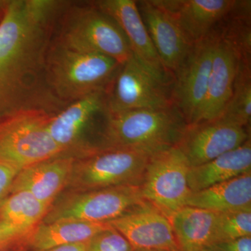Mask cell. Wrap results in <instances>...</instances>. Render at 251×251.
Instances as JSON below:
<instances>
[{"label": "cell", "instance_id": "7402d4cb", "mask_svg": "<svg viewBox=\"0 0 251 251\" xmlns=\"http://www.w3.org/2000/svg\"><path fill=\"white\" fill-rule=\"evenodd\" d=\"M186 206L216 213L251 207V171L210 187L191 192Z\"/></svg>", "mask_w": 251, "mask_h": 251}, {"label": "cell", "instance_id": "8992f818", "mask_svg": "<svg viewBox=\"0 0 251 251\" xmlns=\"http://www.w3.org/2000/svg\"><path fill=\"white\" fill-rule=\"evenodd\" d=\"M108 89L67 104L50 117V135L64 154L76 156L98 150L110 113Z\"/></svg>", "mask_w": 251, "mask_h": 251}, {"label": "cell", "instance_id": "4316f807", "mask_svg": "<svg viewBox=\"0 0 251 251\" xmlns=\"http://www.w3.org/2000/svg\"><path fill=\"white\" fill-rule=\"evenodd\" d=\"M126 238L116 229L110 228L95 236L90 241L87 251H133Z\"/></svg>", "mask_w": 251, "mask_h": 251}, {"label": "cell", "instance_id": "2e32d148", "mask_svg": "<svg viewBox=\"0 0 251 251\" xmlns=\"http://www.w3.org/2000/svg\"><path fill=\"white\" fill-rule=\"evenodd\" d=\"M50 207L27 192L6 195L0 201V251L24 248Z\"/></svg>", "mask_w": 251, "mask_h": 251}, {"label": "cell", "instance_id": "f1b7e54d", "mask_svg": "<svg viewBox=\"0 0 251 251\" xmlns=\"http://www.w3.org/2000/svg\"><path fill=\"white\" fill-rule=\"evenodd\" d=\"M21 170L9 163L0 161V201L9 193L16 175Z\"/></svg>", "mask_w": 251, "mask_h": 251}, {"label": "cell", "instance_id": "ba28073f", "mask_svg": "<svg viewBox=\"0 0 251 251\" xmlns=\"http://www.w3.org/2000/svg\"><path fill=\"white\" fill-rule=\"evenodd\" d=\"M146 202L140 186L72 191L56 200L42 223L73 219L108 223Z\"/></svg>", "mask_w": 251, "mask_h": 251}, {"label": "cell", "instance_id": "3957f363", "mask_svg": "<svg viewBox=\"0 0 251 251\" xmlns=\"http://www.w3.org/2000/svg\"><path fill=\"white\" fill-rule=\"evenodd\" d=\"M187 125L175 105L110 112L99 150L130 148L155 151L176 146Z\"/></svg>", "mask_w": 251, "mask_h": 251}, {"label": "cell", "instance_id": "277c9868", "mask_svg": "<svg viewBox=\"0 0 251 251\" xmlns=\"http://www.w3.org/2000/svg\"><path fill=\"white\" fill-rule=\"evenodd\" d=\"M53 40L69 49L108 56L120 64L132 54L121 28L94 1H68Z\"/></svg>", "mask_w": 251, "mask_h": 251}, {"label": "cell", "instance_id": "e0dca14e", "mask_svg": "<svg viewBox=\"0 0 251 251\" xmlns=\"http://www.w3.org/2000/svg\"><path fill=\"white\" fill-rule=\"evenodd\" d=\"M192 44L208 37L231 9L236 0H156Z\"/></svg>", "mask_w": 251, "mask_h": 251}, {"label": "cell", "instance_id": "d4e9b609", "mask_svg": "<svg viewBox=\"0 0 251 251\" xmlns=\"http://www.w3.org/2000/svg\"><path fill=\"white\" fill-rule=\"evenodd\" d=\"M251 62L241 61L233 92L219 120L249 128L251 120ZM218 120V119H217Z\"/></svg>", "mask_w": 251, "mask_h": 251}, {"label": "cell", "instance_id": "83f0119b", "mask_svg": "<svg viewBox=\"0 0 251 251\" xmlns=\"http://www.w3.org/2000/svg\"><path fill=\"white\" fill-rule=\"evenodd\" d=\"M206 249L211 251H251V236L214 243Z\"/></svg>", "mask_w": 251, "mask_h": 251}, {"label": "cell", "instance_id": "5bb4252c", "mask_svg": "<svg viewBox=\"0 0 251 251\" xmlns=\"http://www.w3.org/2000/svg\"><path fill=\"white\" fill-rule=\"evenodd\" d=\"M96 5L117 23L125 34L130 52L137 60L162 82L172 85L173 78L160 60L137 1L134 0H99Z\"/></svg>", "mask_w": 251, "mask_h": 251}, {"label": "cell", "instance_id": "f546056e", "mask_svg": "<svg viewBox=\"0 0 251 251\" xmlns=\"http://www.w3.org/2000/svg\"><path fill=\"white\" fill-rule=\"evenodd\" d=\"M90 241L78 243V244L59 246V247L51 248V249H46V250L37 251H87L89 246H90Z\"/></svg>", "mask_w": 251, "mask_h": 251}, {"label": "cell", "instance_id": "d6986e66", "mask_svg": "<svg viewBox=\"0 0 251 251\" xmlns=\"http://www.w3.org/2000/svg\"><path fill=\"white\" fill-rule=\"evenodd\" d=\"M214 33L216 41L207 92L198 123L214 121L221 116L232 97L234 82L242 60L233 46Z\"/></svg>", "mask_w": 251, "mask_h": 251}, {"label": "cell", "instance_id": "52a82bcc", "mask_svg": "<svg viewBox=\"0 0 251 251\" xmlns=\"http://www.w3.org/2000/svg\"><path fill=\"white\" fill-rule=\"evenodd\" d=\"M53 114L29 111L0 123V161L19 170L64 154L49 131Z\"/></svg>", "mask_w": 251, "mask_h": 251}, {"label": "cell", "instance_id": "8fae6325", "mask_svg": "<svg viewBox=\"0 0 251 251\" xmlns=\"http://www.w3.org/2000/svg\"><path fill=\"white\" fill-rule=\"evenodd\" d=\"M110 112L138 109H162L174 105L171 85L162 82L133 54L120 66L108 89Z\"/></svg>", "mask_w": 251, "mask_h": 251}, {"label": "cell", "instance_id": "d6a6232c", "mask_svg": "<svg viewBox=\"0 0 251 251\" xmlns=\"http://www.w3.org/2000/svg\"><path fill=\"white\" fill-rule=\"evenodd\" d=\"M133 251H152V250H135Z\"/></svg>", "mask_w": 251, "mask_h": 251}, {"label": "cell", "instance_id": "9a60e30c", "mask_svg": "<svg viewBox=\"0 0 251 251\" xmlns=\"http://www.w3.org/2000/svg\"><path fill=\"white\" fill-rule=\"evenodd\" d=\"M137 6L157 54L172 78L186 59L193 44L171 15L156 0L136 1Z\"/></svg>", "mask_w": 251, "mask_h": 251}, {"label": "cell", "instance_id": "7c38bea8", "mask_svg": "<svg viewBox=\"0 0 251 251\" xmlns=\"http://www.w3.org/2000/svg\"><path fill=\"white\" fill-rule=\"evenodd\" d=\"M250 138L249 128L218 119L186 126L176 146L186 157L190 166L195 167L242 146Z\"/></svg>", "mask_w": 251, "mask_h": 251}, {"label": "cell", "instance_id": "7a4b0ae2", "mask_svg": "<svg viewBox=\"0 0 251 251\" xmlns=\"http://www.w3.org/2000/svg\"><path fill=\"white\" fill-rule=\"evenodd\" d=\"M121 65L108 56L69 49L52 39L46 57V78L54 95L67 105L108 89Z\"/></svg>", "mask_w": 251, "mask_h": 251}, {"label": "cell", "instance_id": "ffe728a7", "mask_svg": "<svg viewBox=\"0 0 251 251\" xmlns=\"http://www.w3.org/2000/svg\"><path fill=\"white\" fill-rule=\"evenodd\" d=\"M250 171L251 138L242 146L223 153L207 163L191 167L188 175V187L191 192H196Z\"/></svg>", "mask_w": 251, "mask_h": 251}, {"label": "cell", "instance_id": "44dd1931", "mask_svg": "<svg viewBox=\"0 0 251 251\" xmlns=\"http://www.w3.org/2000/svg\"><path fill=\"white\" fill-rule=\"evenodd\" d=\"M110 227L108 223L73 219L59 220L49 224L41 223L27 238L24 247L37 251L89 242Z\"/></svg>", "mask_w": 251, "mask_h": 251}, {"label": "cell", "instance_id": "603a6c76", "mask_svg": "<svg viewBox=\"0 0 251 251\" xmlns=\"http://www.w3.org/2000/svg\"><path fill=\"white\" fill-rule=\"evenodd\" d=\"M219 213L184 206L169 217L180 251H198L213 243Z\"/></svg>", "mask_w": 251, "mask_h": 251}, {"label": "cell", "instance_id": "5b68a950", "mask_svg": "<svg viewBox=\"0 0 251 251\" xmlns=\"http://www.w3.org/2000/svg\"><path fill=\"white\" fill-rule=\"evenodd\" d=\"M155 151L106 148L74 156L67 187L72 191H87L128 185L140 186L149 160Z\"/></svg>", "mask_w": 251, "mask_h": 251}, {"label": "cell", "instance_id": "4dcf8cb0", "mask_svg": "<svg viewBox=\"0 0 251 251\" xmlns=\"http://www.w3.org/2000/svg\"><path fill=\"white\" fill-rule=\"evenodd\" d=\"M9 0H0V23L4 18Z\"/></svg>", "mask_w": 251, "mask_h": 251}, {"label": "cell", "instance_id": "cb8c5ba5", "mask_svg": "<svg viewBox=\"0 0 251 251\" xmlns=\"http://www.w3.org/2000/svg\"><path fill=\"white\" fill-rule=\"evenodd\" d=\"M251 1H237L214 31L233 46L243 61L251 62Z\"/></svg>", "mask_w": 251, "mask_h": 251}, {"label": "cell", "instance_id": "9c48e42d", "mask_svg": "<svg viewBox=\"0 0 251 251\" xmlns=\"http://www.w3.org/2000/svg\"><path fill=\"white\" fill-rule=\"evenodd\" d=\"M190 168L176 146L155 151L149 160L140 185L145 201L169 219L186 206L191 193L188 184Z\"/></svg>", "mask_w": 251, "mask_h": 251}, {"label": "cell", "instance_id": "484cf974", "mask_svg": "<svg viewBox=\"0 0 251 251\" xmlns=\"http://www.w3.org/2000/svg\"><path fill=\"white\" fill-rule=\"evenodd\" d=\"M250 236L251 207L219 213L212 244Z\"/></svg>", "mask_w": 251, "mask_h": 251}, {"label": "cell", "instance_id": "30bf717a", "mask_svg": "<svg viewBox=\"0 0 251 251\" xmlns=\"http://www.w3.org/2000/svg\"><path fill=\"white\" fill-rule=\"evenodd\" d=\"M216 41L213 31L208 37L193 44L173 75L172 100L188 125L198 123L202 114Z\"/></svg>", "mask_w": 251, "mask_h": 251}, {"label": "cell", "instance_id": "4fadbf2b", "mask_svg": "<svg viewBox=\"0 0 251 251\" xmlns=\"http://www.w3.org/2000/svg\"><path fill=\"white\" fill-rule=\"evenodd\" d=\"M108 223L134 251H180L169 219L148 202Z\"/></svg>", "mask_w": 251, "mask_h": 251}, {"label": "cell", "instance_id": "1f68e13d", "mask_svg": "<svg viewBox=\"0 0 251 251\" xmlns=\"http://www.w3.org/2000/svg\"><path fill=\"white\" fill-rule=\"evenodd\" d=\"M198 251H209V249H201V250H200Z\"/></svg>", "mask_w": 251, "mask_h": 251}, {"label": "cell", "instance_id": "ac0fdd59", "mask_svg": "<svg viewBox=\"0 0 251 251\" xmlns=\"http://www.w3.org/2000/svg\"><path fill=\"white\" fill-rule=\"evenodd\" d=\"M74 161L75 157L62 154L28 166L16 175L9 193L27 192L52 206L63 189L67 187Z\"/></svg>", "mask_w": 251, "mask_h": 251}, {"label": "cell", "instance_id": "6da1fadb", "mask_svg": "<svg viewBox=\"0 0 251 251\" xmlns=\"http://www.w3.org/2000/svg\"><path fill=\"white\" fill-rule=\"evenodd\" d=\"M67 1L9 0L0 23V123L29 111L54 114L67 104L46 78L48 51Z\"/></svg>", "mask_w": 251, "mask_h": 251}]
</instances>
